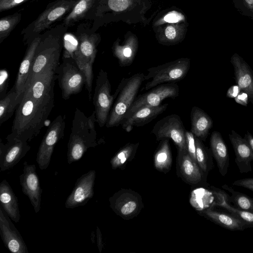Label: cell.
I'll list each match as a JSON object with an SVG mask.
<instances>
[{
	"mask_svg": "<svg viewBox=\"0 0 253 253\" xmlns=\"http://www.w3.org/2000/svg\"><path fill=\"white\" fill-rule=\"evenodd\" d=\"M76 3L75 1L61 0L45 9L35 21L33 32H41L47 28L53 22L74 7Z\"/></svg>",
	"mask_w": 253,
	"mask_h": 253,
	"instance_id": "obj_22",
	"label": "cell"
},
{
	"mask_svg": "<svg viewBox=\"0 0 253 253\" xmlns=\"http://www.w3.org/2000/svg\"><path fill=\"white\" fill-rule=\"evenodd\" d=\"M215 194L218 197L219 202L214 205L222 207L231 214L244 222L248 228L253 227V213L239 210L229 203L225 197V193L219 189L212 187Z\"/></svg>",
	"mask_w": 253,
	"mask_h": 253,
	"instance_id": "obj_29",
	"label": "cell"
},
{
	"mask_svg": "<svg viewBox=\"0 0 253 253\" xmlns=\"http://www.w3.org/2000/svg\"><path fill=\"white\" fill-rule=\"evenodd\" d=\"M56 68H46L26 87L8 136L29 142L40 133L54 105Z\"/></svg>",
	"mask_w": 253,
	"mask_h": 253,
	"instance_id": "obj_1",
	"label": "cell"
},
{
	"mask_svg": "<svg viewBox=\"0 0 253 253\" xmlns=\"http://www.w3.org/2000/svg\"><path fill=\"white\" fill-rule=\"evenodd\" d=\"M241 91V89L237 85H233L228 89L226 96L230 98H235L238 95Z\"/></svg>",
	"mask_w": 253,
	"mask_h": 253,
	"instance_id": "obj_46",
	"label": "cell"
},
{
	"mask_svg": "<svg viewBox=\"0 0 253 253\" xmlns=\"http://www.w3.org/2000/svg\"><path fill=\"white\" fill-rule=\"evenodd\" d=\"M232 184L248 189L253 192V177L246 178L234 181Z\"/></svg>",
	"mask_w": 253,
	"mask_h": 253,
	"instance_id": "obj_43",
	"label": "cell"
},
{
	"mask_svg": "<svg viewBox=\"0 0 253 253\" xmlns=\"http://www.w3.org/2000/svg\"><path fill=\"white\" fill-rule=\"evenodd\" d=\"M248 143L250 147L253 151V135L249 131L244 135V137Z\"/></svg>",
	"mask_w": 253,
	"mask_h": 253,
	"instance_id": "obj_48",
	"label": "cell"
},
{
	"mask_svg": "<svg viewBox=\"0 0 253 253\" xmlns=\"http://www.w3.org/2000/svg\"><path fill=\"white\" fill-rule=\"evenodd\" d=\"M94 0H80L76 3L71 12L66 17L65 24L70 25L74 22L83 18L85 14L91 7Z\"/></svg>",
	"mask_w": 253,
	"mask_h": 253,
	"instance_id": "obj_35",
	"label": "cell"
},
{
	"mask_svg": "<svg viewBox=\"0 0 253 253\" xmlns=\"http://www.w3.org/2000/svg\"><path fill=\"white\" fill-rule=\"evenodd\" d=\"M28 0H0V11L8 10Z\"/></svg>",
	"mask_w": 253,
	"mask_h": 253,
	"instance_id": "obj_42",
	"label": "cell"
},
{
	"mask_svg": "<svg viewBox=\"0 0 253 253\" xmlns=\"http://www.w3.org/2000/svg\"><path fill=\"white\" fill-rule=\"evenodd\" d=\"M229 137L235 154V163L241 173L252 171L251 162L253 151L246 140L235 130H232Z\"/></svg>",
	"mask_w": 253,
	"mask_h": 253,
	"instance_id": "obj_18",
	"label": "cell"
},
{
	"mask_svg": "<svg viewBox=\"0 0 253 253\" xmlns=\"http://www.w3.org/2000/svg\"><path fill=\"white\" fill-rule=\"evenodd\" d=\"M61 49V46L58 42L41 41L36 51L26 87L37 75L46 68L58 66Z\"/></svg>",
	"mask_w": 253,
	"mask_h": 253,
	"instance_id": "obj_10",
	"label": "cell"
},
{
	"mask_svg": "<svg viewBox=\"0 0 253 253\" xmlns=\"http://www.w3.org/2000/svg\"><path fill=\"white\" fill-rule=\"evenodd\" d=\"M96 240L97 245L99 249V252L101 253L102 248L103 247V239L100 230L98 226L96 229Z\"/></svg>",
	"mask_w": 253,
	"mask_h": 253,
	"instance_id": "obj_47",
	"label": "cell"
},
{
	"mask_svg": "<svg viewBox=\"0 0 253 253\" xmlns=\"http://www.w3.org/2000/svg\"><path fill=\"white\" fill-rule=\"evenodd\" d=\"M144 81V74L140 73L122 79L113 94L115 100L106 124L107 127L122 124Z\"/></svg>",
	"mask_w": 253,
	"mask_h": 253,
	"instance_id": "obj_3",
	"label": "cell"
},
{
	"mask_svg": "<svg viewBox=\"0 0 253 253\" xmlns=\"http://www.w3.org/2000/svg\"><path fill=\"white\" fill-rule=\"evenodd\" d=\"M180 15V14H178L176 13H170L166 15V16L164 17L163 20L167 22L177 23L181 19L183 18V16Z\"/></svg>",
	"mask_w": 253,
	"mask_h": 253,
	"instance_id": "obj_45",
	"label": "cell"
},
{
	"mask_svg": "<svg viewBox=\"0 0 253 253\" xmlns=\"http://www.w3.org/2000/svg\"><path fill=\"white\" fill-rule=\"evenodd\" d=\"M98 40V37L95 34H81L78 40V46L73 56L79 67L85 75V88L89 100L91 98L93 79L92 66L96 57Z\"/></svg>",
	"mask_w": 253,
	"mask_h": 253,
	"instance_id": "obj_6",
	"label": "cell"
},
{
	"mask_svg": "<svg viewBox=\"0 0 253 253\" xmlns=\"http://www.w3.org/2000/svg\"><path fill=\"white\" fill-rule=\"evenodd\" d=\"M63 42L65 50L63 57H73L79 45L78 40L73 35L66 33L64 36Z\"/></svg>",
	"mask_w": 253,
	"mask_h": 253,
	"instance_id": "obj_38",
	"label": "cell"
},
{
	"mask_svg": "<svg viewBox=\"0 0 253 253\" xmlns=\"http://www.w3.org/2000/svg\"><path fill=\"white\" fill-rule=\"evenodd\" d=\"M138 146V142L129 143L120 149L110 161L112 168L115 169L124 167L127 162L133 159Z\"/></svg>",
	"mask_w": 253,
	"mask_h": 253,
	"instance_id": "obj_34",
	"label": "cell"
},
{
	"mask_svg": "<svg viewBox=\"0 0 253 253\" xmlns=\"http://www.w3.org/2000/svg\"><path fill=\"white\" fill-rule=\"evenodd\" d=\"M7 142L0 141V169L1 171L14 167L26 155L31 147L28 142L7 136Z\"/></svg>",
	"mask_w": 253,
	"mask_h": 253,
	"instance_id": "obj_14",
	"label": "cell"
},
{
	"mask_svg": "<svg viewBox=\"0 0 253 253\" xmlns=\"http://www.w3.org/2000/svg\"><path fill=\"white\" fill-rule=\"evenodd\" d=\"M187 151L190 156L196 162L195 136L191 131H185Z\"/></svg>",
	"mask_w": 253,
	"mask_h": 253,
	"instance_id": "obj_39",
	"label": "cell"
},
{
	"mask_svg": "<svg viewBox=\"0 0 253 253\" xmlns=\"http://www.w3.org/2000/svg\"><path fill=\"white\" fill-rule=\"evenodd\" d=\"M186 28L183 23L168 24L158 32L157 39L162 44L170 45L181 42L184 38Z\"/></svg>",
	"mask_w": 253,
	"mask_h": 253,
	"instance_id": "obj_28",
	"label": "cell"
},
{
	"mask_svg": "<svg viewBox=\"0 0 253 253\" xmlns=\"http://www.w3.org/2000/svg\"><path fill=\"white\" fill-rule=\"evenodd\" d=\"M201 213L212 222L229 230L243 231L248 228L244 222L230 213L220 212L211 208L204 210Z\"/></svg>",
	"mask_w": 253,
	"mask_h": 253,
	"instance_id": "obj_25",
	"label": "cell"
},
{
	"mask_svg": "<svg viewBox=\"0 0 253 253\" xmlns=\"http://www.w3.org/2000/svg\"><path fill=\"white\" fill-rule=\"evenodd\" d=\"M20 102L14 86L5 96L0 99V125L12 117Z\"/></svg>",
	"mask_w": 253,
	"mask_h": 253,
	"instance_id": "obj_30",
	"label": "cell"
},
{
	"mask_svg": "<svg viewBox=\"0 0 253 253\" xmlns=\"http://www.w3.org/2000/svg\"><path fill=\"white\" fill-rule=\"evenodd\" d=\"M9 75L5 69H1L0 72V99L3 98L7 94Z\"/></svg>",
	"mask_w": 253,
	"mask_h": 253,
	"instance_id": "obj_41",
	"label": "cell"
},
{
	"mask_svg": "<svg viewBox=\"0 0 253 253\" xmlns=\"http://www.w3.org/2000/svg\"><path fill=\"white\" fill-rule=\"evenodd\" d=\"M95 111L89 117L77 108L67 144V162L71 164L80 160L87 150L98 145Z\"/></svg>",
	"mask_w": 253,
	"mask_h": 253,
	"instance_id": "obj_2",
	"label": "cell"
},
{
	"mask_svg": "<svg viewBox=\"0 0 253 253\" xmlns=\"http://www.w3.org/2000/svg\"><path fill=\"white\" fill-rule=\"evenodd\" d=\"M222 188L231 194L229 196L225 193V197L229 203L233 204L234 207L253 213V198L234 190L232 187L227 184L223 185Z\"/></svg>",
	"mask_w": 253,
	"mask_h": 253,
	"instance_id": "obj_31",
	"label": "cell"
},
{
	"mask_svg": "<svg viewBox=\"0 0 253 253\" xmlns=\"http://www.w3.org/2000/svg\"><path fill=\"white\" fill-rule=\"evenodd\" d=\"M107 73L101 69L97 76L93 96L96 122L101 127L106 125L115 98Z\"/></svg>",
	"mask_w": 253,
	"mask_h": 253,
	"instance_id": "obj_7",
	"label": "cell"
},
{
	"mask_svg": "<svg viewBox=\"0 0 253 253\" xmlns=\"http://www.w3.org/2000/svg\"><path fill=\"white\" fill-rule=\"evenodd\" d=\"M18 13L2 17L0 20V43L6 38L21 19Z\"/></svg>",
	"mask_w": 253,
	"mask_h": 253,
	"instance_id": "obj_36",
	"label": "cell"
},
{
	"mask_svg": "<svg viewBox=\"0 0 253 253\" xmlns=\"http://www.w3.org/2000/svg\"><path fill=\"white\" fill-rule=\"evenodd\" d=\"M179 93V88L176 83H166L155 86L148 92L136 97L124 119L142 107L159 106L165 99H174Z\"/></svg>",
	"mask_w": 253,
	"mask_h": 253,
	"instance_id": "obj_11",
	"label": "cell"
},
{
	"mask_svg": "<svg viewBox=\"0 0 253 253\" xmlns=\"http://www.w3.org/2000/svg\"><path fill=\"white\" fill-rule=\"evenodd\" d=\"M108 4L111 9L117 12L125 11L131 6L127 0H108Z\"/></svg>",
	"mask_w": 253,
	"mask_h": 253,
	"instance_id": "obj_40",
	"label": "cell"
},
{
	"mask_svg": "<svg viewBox=\"0 0 253 253\" xmlns=\"http://www.w3.org/2000/svg\"><path fill=\"white\" fill-rule=\"evenodd\" d=\"M168 104L158 106L142 107L123 121L121 125L123 129L129 132L134 127L141 126L151 122L163 113L167 108Z\"/></svg>",
	"mask_w": 253,
	"mask_h": 253,
	"instance_id": "obj_19",
	"label": "cell"
},
{
	"mask_svg": "<svg viewBox=\"0 0 253 253\" xmlns=\"http://www.w3.org/2000/svg\"><path fill=\"white\" fill-rule=\"evenodd\" d=\"M191 129L195 136L205 141L213 126L211 118L202 109L192 107L190 113Z\"/></svg>",
	"mask_w": 253,
	"mask_h": 253,
	"instance_id": "obj_27",
	"label": "cell"
},
{
	"mask_svg": "<svg viewBox=\"0 0 253 253\" xmlns=\"http://www.w3.org/2000/svg\"><path fill=\"white\" fill-rule=\"evenodd\" d=\"M230 62L234 71L236 84L241 91L248 95L249 102L253 105V71L238 54L234 53Z\"/></svg>",
	"mask_w": 253,
	"mask_h": 253,
	"instance_id": "obj_17",
	"label": "cell"
},
{
	"mask_svg": "<svg viewBox=\"0 0 253 253\" xmlns=\"http://www.w3.org/2000/svg\"><path fill=\"white\" fill-rule=\"evenodd\" d=\"M95 177V170H90L78 178L72 192L66 200V208L74 209L84 206L93 197Z\"/></svg>",
	"mask_w": 253,
	"mask_h": 253,
	"instance_id": "obj_13",
	"label": "cell"
},
{
	"mask_svg": "<svg viewBox=\"0 0 253 253\" xmlns=\"http://www.w3.org/2000/svg\"><path fill=\"white\" fill-rule=\"evenodd\" d=\"M177 166L181 177L190 184H199L206 178L197 162L190 156L187 150L178 151Z\"/></svg>",
	"mask_w": 253,
	"mask_h": 253,
	"instance_id": "obj_21",
	"label": "cell"
},
{
	"mask_svg": "<svg viewBox=\"0 0 253 253\" xmlns=\"http://www.w3.org/2000/svg\"></svg>",
	"mask_w": 253,
	"mask_h": 253,
	"instance_id": "obj_49",
	"label": "cell"
},
{
	"mask_svg": "<svg viewBox=\"0 0 253 253\" xmlns=\"http://www.w3.org/2000/svg\"><path fill=\"white\" fill-rule=\"evenodd\" d=\"M210 147L220 174L224 176L229 165V155L227 148L221 134L214 131L210 137Z\"/></svg>",
	"mask_w": 253,
	"mask_h": 253,
	"instance_id": "obj_24",
	"label": "cell"
},
{
	"mask_svg": "<svg viewBox=\"0 0 253 253\" xmlns=\"http://www.w3.org/2000/svg\"><path fill=\"white\" fill-rule=\"evenodd\" d=\"M190 66V59L182 57L148 69L144 80H151L146 83L144 89L150 90L160 84L175 83L182 80L187 74Z\"/></svg>",
	"mask_w": 253,
	"mask_h": 253,
	"instance_id": "obj_4",
	"label": "cell"
},
{
	"mask_svg": "<svg viewBox=\"0 0 253 253\" xmlns=\"http://www.w3.org/2000/svg\"><path fill=\"white\" fill-rule=\"evenodd\" d=\"M0 235L4 246L11 253H28L27 247L20 233L0 206Z\"/></svg>",
	"mask_w": 253,
	"mask_h": 253,
	"instance_id": "obj_16",
	"label": "cell"
},
{
	"mask_svg": "<svg viewBox=\"0 0 253 253\" xmlns=\"http://www.w3.org/2000/svg\"><path fill=\"white\" fill-rule=\"evenodd\" d=\"M196 161L205 175L211 170L213 164L211 150L206 147L202 140L195 136Z\"/></svg>",
	"mask_w": 253,
	"mask_h": 253,
	"instance_id": "obj_33",
	"label": "cell"
},
{
	"mask_svg": "<svg viewBox=\"0 0 253 253\" xmlns=\"http://www.w3.org/2000/svg\"><path fill=\"white\" fill-rule=\"evenodd\" d=\"M110 206L118 215L125 219L136 216L143 207L139 194L130 189H121L109 198Z\"/></svg>",
	"mask_w": 253,
	"mask_h": 253,
	"instance_id": "obj_12",
	"label": "cell"
},
{
	"mask_svg": "<svg viewBox=\"0 0 253 253\" xmlns=\"http://www.w3.org/2000/svg\"><path fill=\"white\" fill-rule=\"evenodd\" d=\"M182 120L177 114L166 116L158 121L153 126L151 132L157 141L171 139L178 151L187 150L185 131Z\"/></svg>",
	"mask_w": 253,
	"mask_h": 253,
	"instance_id": "obj_8",
	"label": "cell"
},
{
	"mask_svg": "<svg viewBox=\"0 0 253 253\" xmlns=\"http://www.w3.org/2000/svg\"><path fill=\"white\" fill-rule=\"evenodd\" d=\"M237 11L253 21V0H232Z\"/></svg>",
	"mask_w": 253,
	"mask_h": 253,
	"instance_id": "obj_37",
	"label": "cell"
},
{
	"mask_svg": "<svg viewBox=\"0 0 253 253\" xmlns=\"http://www.w3.org/2000/svg\"><path fill=\"white\" fill-rule=\"evenodd\" d=\"M23 173L19 176L20 184L24 194L29 199L35 212L38 213L41 208L42 189L34 164H23Z\"/></svg>",
	"mask_w": 253,
	"mask_h": 253,
	"instance_id": "obj_15",
	"label": "cell"
},
{
	"mask_svg": "<svg viewBox=\"0 0 253 253\" xmlns=\"http://www.w3.org/2000/svg\"><path fill=\"white\" fill-rule=\"evenodd\" d=\"M138 47V40L134 35L126 36L122 44L118 40L114 43L112 46L113 55L118 60L120 67L128 66L132 64Z\"/></svg>",
	"mask_w": 253,
	"mask_h": 253,
	"instance_id": "obj_23",
	"label": "cell"
},
{
	"mask_svg": "<svg viewBox=\"0 0 253 253\" xmlns=\"http://www.w3.org/2000/svg\"><path fill=\"white\" fill-rule=\"evenodd\" d=\"M0 201L1 207L10 218L15 222L19 221L21 216L18 199L5 179L0 184Z\"/></svg>",
	"mask_w": 253,
	"mask_h": 253,
	"instance_id": "obj_26",
	"label": "cell"
},
{
	"mask_svg": "<svg viewBox=\"0 0 253 253\" xmlns=\"http://www.w3.org/2000/svg\"><path fill=\"white\" fill-rule=\"evenodd\" d=\"M172 163V156L169 139L162 140L154 155V166L161 171H168Z\"/></svg>",
	"mask_w": 253,
	"mask_h": 253,
	"instance_id": "obj_32",
	"label": "cell"
},
{
	"mask_svg": "<svg viewBox=\"0 0 253 253\" xmlns=\"http://www.w3.org/2000/svg\"><path fill=\"white\" fill-rule=\"evenodd\" d=\"M65 127L64 119L59 115L46 130L39 147L36 158L41 170L45 169L48 167L55 145L64 136Z\"/></svg>",
	"mask_w": 253,
	"mask_h": 253,
	"instance_id": "obj_9",
	"label": "cell"
},
{
	"mask_svg": "<svg viewBox=\"0 0 253 253\" xmlns=\"http://www.w3.org/2000/svg\"><path fill=\"white\" fill-rule=\"evenodd\" d=\"M62 97L65 100L80 93L86 84V76L71 56L63 57V61L55 70Z\"/></svg>",
	"mask_w": 253,
	"mask_h": 253,
	"instance_id": "obj_5",
	"label": "cell"
},
{
	"mask_svg": "<svg viewBox=\"0 0 253 253\" xmlns=\"http://www.w3.org/2000/svg\"><path fill=\"white\" fill-rule=\"evenodd\" d=\"M236 102L244 106H247L249 99L247 94L242 91H241L238 95L235 97Z\"/></svg>",
	"mask_w": 253,
	"mask_h": 253,
	"instance_id": "obj_44",
	"label": "cell"
},
{
	"mask_svg": "<svg viewBox=\"0 0 253 253\" xmlns=\"http://www.w3.org/2000/svg\"><path fill=\"white\" fill-rule=\"evenodd\" d=\"M41 41L40 37L35 38L28 46L20 64L14 86L18 99L21 101L31 69L36 49Z\"/></svg>",
	"mask_w": 253,
	"mask_h": 253,
	"instance_id": "obj_20",
	"label": "cell"
}]
</instances>
